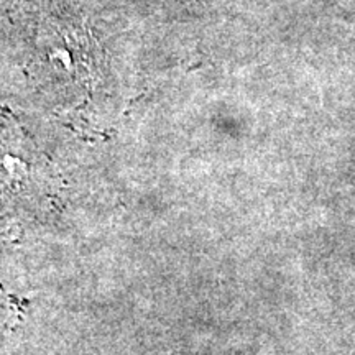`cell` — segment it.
<instances>
[{
    "label": "cell",
    "instance_id": "obj_1",
    "mask_svg": "<svg viewBox=\"0 0 355 355\" xmlns=\"http://www.w3.org/2000/svg\"><path fill=\"white\" fill-rule=\"evenodd\" d=\"M37 152L0 112V227L24 219L40 194Z\"/></svg>",
    "mask_w": 355,
    "mask_h": 355
},
{
    "label": "cell",
    "instance_id": "obj_2",
    "mask_svg": "<svg viewBox=\"0 0 355 355\" xmlns=\"http://www.w3.org/2000/svg\"><path fill=\"white\" fill-rule=\"evenodd\" d=\"M7 321H8V308L6 301L2 298V295H0V334H2L3 327L7 326Z\"/></svg>",
    "mask_w": 355,
    "mask_h": 355
}]
</instances>
